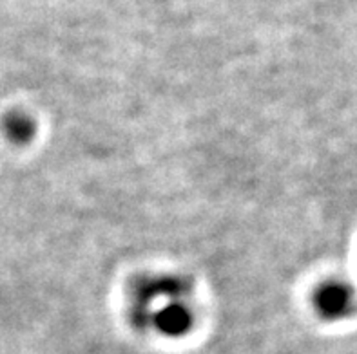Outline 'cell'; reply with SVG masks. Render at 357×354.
<instances>
[{
  "mask_svg": "<svg viewBox=\"0 0 357 354\" xmlns=\"http://www.w3.org/2000/svg\"><path fill=\"white\" fill-rule=\"evenodd\" d=\"M352 291L343 284L331 282L323 286L316 295L317 309L328 319H340L352 307Z\"/></svg>",
  "mask_w": 357,
  "mask_h": 354,
  "instance_id": "1",
  "label": "cell"
},
{
  "mask_svg": "<svg viewBox=\"0 0 357 354\" xmlns=\"http://www.w3.org/2000/svg\"><path fill=\"white\" fill-rule=\"evenodd\" d=\"M190 322H192V319H190L189 309L181 304L167 305L154 316V325L169 337H178V335L187 332V329L190 328Z\"/></svg>",
  "mask_w": 357,
  "mask_h": 354,
  "instance_id": "2",
  "label": "cell"
},
{
  "mask_svg": "<svg viewBox=\"0 0 357 354\" xmlns=\"http://www.w3.org/2000/svg\"><path fill=\"white\" fill-rule=\"evenodd\" d=\"M2 129L4 134L17 145L27 143L35 136V123L24 113H9L2 121Z\"/></svg>",
  "mask_w": 357,
  "mask_h": 354,
  "instance_id": "3",
  "label": "cell"
}]
</instances>
